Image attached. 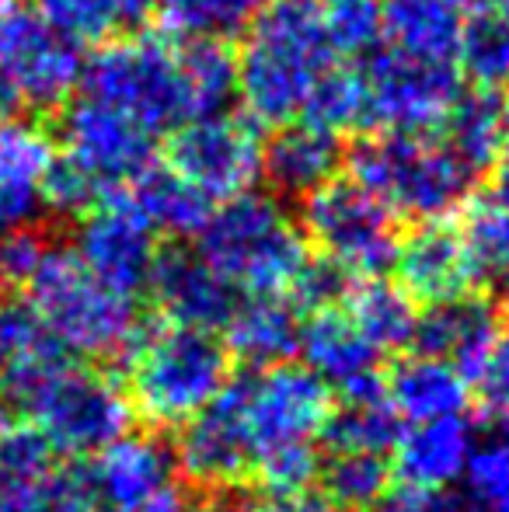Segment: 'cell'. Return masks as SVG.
<instances>
[{
	"mask_svg": "<svg viewBox=\"0 0 509 512\" xmlns=\"http://www.w3.org/2000/svg\"><path fill=\"white\" fill-rule=\"evenodd\" d=\"M63 154L60 164L91 192L95 203L129 189L154 161V136L116 108L77 95L63 112Z\"/></svg>",
	"mask_w": 509,
	"mask_h": 512,
	"instance_id": "obj_13",
	"label": "cell"
},
{
	"mask_svg": "<svg viewBox=\"0 0 509 512\" xmlns=\"http://www.w3.org/2000/svg\"><path fill=\"white\" fill-rule=\"evenodd\" d=\"M391 478V460L377 453H328L318 467L325 506L332 512H367L387 495Z\"/></svg>",
	"mask_w": 509,
	"mask_h": 512,
	"instance_id": "obj_36",
	"label": "cell"
},
{
	"mask_svg": "<svg viewBox=\"0 0 509 512\" xmlns=\"http://www.w3.org/2000/svg\"><path fill=\"white\" fill-rule=\"evenodd\" d=\"M360 81L363 126L381 133H433L464 95L454 60H429L394 46L367 53L360 63Z\"/></svg>",
	"mask_w": 509,
	"mask_h": 512,
	"instance_id": "obj_10",
	"label": "cell"
},
{
	"mask_svg": "<svg viewBox=\"0 0 509 512\" xmlns=\"http://www.w3.org/2000/svg\"><path fill=\"white\" fill-rule=\"evenodd\" d=\"M272 0H157L164 28L178 42H210L245 35Z\"/></svg>",
	"mask_w": 509,
	"mask_h": 512,
	"instance_id": "obj_33",
	"label": "cell"
},
{
	"mask_svg": "<svg viewBox=\"0 0 509 512\" xmlns=\"http://www.w3.org/2000/svg\"><path fill=\"white\" fill-rule=\"evenodd\" d=\"M0 512H95V509H91L88 495L81 492L77 478H60L56 474L39 492L7 502V506H0Z\"/></svg>",
	"mask_w": 509,
	"mask_h": 512,
	"instance_id": "obj_40",
	"label": "cell"
},
{
	"mask_svg": "<svg viewBox=\"0 0 509 512\" xmlns=\"http://www.w3.org/2000/svg\"><path fill=\"white\" fill-rule=\"evenodd\" d=\"M485 384V398L492 401V408L509 411V328L499 331L496 345H492L485 370L478 377Z\"/></svg>",
	"mask_w": 509,
	"mask_h": 512,
	"instance_id": "obj_42",
	"label": "cell"
},
{
	"mask_svg": "<svg viewBox=\"0 0 509 512\" xmlns=\"http://www.w3.org/2000/svg\"><path fill=\"white\" fill-rule=\"evenodd\" d=\"M234 384H238L245 429L252 439V467L276 450L321 443V432L335 408V391H328L307 366H262L245 377H234Z\"/></svg>",
	"mask_w": 509,
	"mask_h": 512,
	"instance_id": "obj_11",
	"label": "cell"
},
{
	"mask_svg": "<svg viewBox=\"0 0 509 512\" xmlns=\"http://www.w3.org/2000/svg\"><path fill=\"white\" fill-rule=\"evenodd\" d=\"M258 512H332V509L318 499L297 495V499H269L265 506H258Z\"/></svg>",
	"mask_w": 509,
	"mask_h": 512,
	"instance_id": "obj_43",
	"label": "cell"
},
{
	"mask_svg": "<svg viewBox=\"0 0 509 512\" xmlns=\"http://www.w3.org/2000/svg\"><path fill=\"white\" fill-rule=\"evenodd\" d=\"M126 199L140 209L157 234H199L210 216V203L199 192H192L175 171L154 168V164L129 185Z\"/></svg>",
	"mask_w": 509,
	"mask_h": 512,
	"instance_id": "obj_34",
	"label": "cell"
},
{
	"mask_svg": "<svg viewBox=\"0 0 509 512\" xmlns=\"http://www.w3.org/2000/svg\"><path fill=\"white\" fill-rule=\"evenodd\" d=\"M401 436V418L394 415L384 398L381 384L346 391L342 401H335L332 415L321 432V443L328 453H377L387 457Z\"/></svg>",
	"mask_w": 509,
	"mask_h": 512,
	"instance_id": "obj_26",
	"label": "cell"
},
{
	"mask_svg": "<svg viewBox=\"0 0 509 512\" xmlns=\"http://www.w3.org/2000/svg\"><path fill=\"white\" fill-rule=\"evenodd\" d=\"M300 359L328 391H360V387L381 384V352L370 345V338L356 328L342 304L314 307L300 321L297 338Z\"/></svg>",
	"mask_w": 509,
	"mask_h": 512,
	"instance_id": "obj_18",
	"label": "cell"
},
{
	"mask_svg": "<svg viewBox=\"0 0 509 512\" xmlns=\"http://www.w3.org/2000/svg\"><path fill=\"white\" fill-rule=\"evenodd\" d=\"M506 126H509V105H506Z\"/></svg>",
	"mask_w": 509,
	"mask_h": 512,
	"instance_id": "obj_49",
	"label": "cell"
},
{
	"mask_svg": "<svg viewBox=\"0 0 509 512\" xmlns=\"http://www.w3.org/2000/svg\"><path fill=\"white\" fill-rule=\"evenodd\" d=\"M304 237L346 279H374L394 262L398 216L353 178H332L304 196Z\"/></svg>",
	"mask_w": 509,
	"mask_h": 512,
	"instance_id": "obj_9",
	"label": "cell"
},
{
	"mask_svg": "<svg viewBox=\"0 0 509 512\" xmlns=\"http://www.w3.org/2000/svg\"><path fill=\"white\" fill-rule=\"evenodd\" d=\"M56 478V450L39 429L18 418L0 422V506L39 492Z\"/></svg>",
	"mask_w": 509,
	"mask_h": 512,
	"instance_id": "obj_35",
	"label": "cell"
},
{
	"mask_svg": "<svg viewBox=\"0 0 509 512\" xmlns=\"http://www.w3.org/2000/svg\"><path fill=\"white\" fill-rule=\"evenodd\" d=\"M342 164V143L332 129L311 122H290L265 143L262 175L272 178L286 196H311L325 182H332Z\"/></svg>",
	"mask_w": 509,
	"mask_h": 512,
	"instance_id": "obj_23",
	"label": "cell"
},
{
	"mask_svg": "<svg viewBox=\"0 0 509 512\" xmlns=\"http://www.w3.org/2000/svg\"><path fill=\"white\" fill-rule=\"evenodd\" d=\"M77 88L157 140L192 119L224 112L234 95V60L210 42L136 35L98 49Z\"/></svg>",
	"mask_w": 509,
	"mask_h": 512,
	"instance_id": "obj_2",
	"label": "cell"
},
{
	"mask_svg": "<svg viewBox=\"0 0 509 512\" xmlns=\"http://www.w3.org/2000/svg\"><path fill=\"white\" fill-rule=\"evenodd\" d=\"M464 25H468V11L457 0H391L381 7L384 46L429 56V60L457 63Z\"/></svg>",
	"mask_w": 509,
	"mask_h": 512,
	"instance_id": "obj_25",
	"label": "cell"
},
{
	"mask_svg": "<svg viewBox=\"0 0 509 512\" xmlns=\"http://www.w3.org/2000/svg\"><path fill=\"white\" fill-rule=\"evenodd\" d=\"M150 290L168 321L203 331H217V324H224L238 304V297L213 276L199 255H161Z\"/></svg>",
	"mask_w": 509,
	"mask_h": 512,
	"instance_id": "obj_22",
	"label": "cell"
},
{
	"mask_svg": "<svg viewBox=\"0 0 509 512\" xmlns=\"http://www.w3.org/2000/svg\"><path fill=\"white\" fill-rule=\"evenodd\" d=\"M457 4H461V7H464V11H471V7H475V11H478V7L492 4V0H457Z\"/></svg>",
	"mask_w": 509,
	"mask_h": 512,
	"instance_id": "obj_46",
	"label": "cell"
},
{
	"mask_svg": "<svg viewBox=\"0 0 509 512\" xmlns=\"http://www.w3.org/2000/svg\"><path fill=\"white\" fill-rule=\"evenodd\" d=\"M475 171L433 133H377L353 154V182L394 216L415 223L447 220L468 199Z\"/></svg>",
	"mask_w": 509,
	"mask_h": 512,
	"instance_id": "obj_7",
	"label": "cell"
},
{
	"mask_svg": "<svg viewBox=\"0 0 509 512\" xmlns=\"http://www.w3.org/2000/svg\"><path fill=\"white\" fill-rule=\"evenodd\" d=\"M461 481L464 512H509V443L478 446Z\"/></svg>",
	"mask_w": 509,
	"mask_h": 512,
	"instance_id": "obj_38",
	"label": "cell"
},
{
	"mask_svg": "<svg viewBox=\"0 0 509 512\" xmlns=\"http://www.w3.org/2000/svg\"><path fill=\"white\" fill-rule=\"evenodd\" d=\"M192 512H258V506H245L241 499H227V495H213Z\"/></svg>",
	"mask_w": 509,
	"mask_h": 512,
	"instance_id": "obj_44",
	"label": "cell"
},
{
	"mask_svg": "<svg viewBox=\"0 0 509 512\" xmlns=\"http://www.w3.org/2000/svg\"><path fill=\"white\" fill-rule=\"evenodd\" d=\"M196 255L234 297H297L311 272V248L300 223L269 196L220 203L199 227Z\"/></svg>",
	"mask_w": 509,
	"mask_h": 512,
	"instance_id": "obj_3",
	"label": "cell"
},
{
	"mask_svg": "<svg viewBox=\"0 0 509 512\" xmlns=\"http://www.w3.org/2000/svg\"><path fill=\"white\" fill-rule=\"evenodd\" d=\"M265 143L258 140L255 122L234 112H213L175 129L164 168L175 171L206 203H231L248 196L262 178Z\"/></svg>",
	"mask_w": 509,
	"mask_h": 512,
	"instance_id": "obj_12",
	"label": "cell"
},
{
	"mask_svg": "<svg viewBox=\"0 0 509 512\" xmlns=\"http://www.w3.org/2000/svg\"><path fill=\"white\" fill-rule=\"evenodd\" d=\"M81 46L25 0H0V112H46L81 84Z\"/></svg>",
	"mask_w": 509,
	"mask_h": 512,
	"instance_id": "obj_8",
	"label": "cell"
},
{
	"mask_svg": "<svg viewBox=\"0 0 509 512\" xmlns=\"http://www.w3.org/2000/svg\"><path fill=\"white\" fill-rule=\"evenodd\" d=\"M60 147L46 126L21 112H0V189L42 199Z\"/></svg>",
	"mask_w": 509,
	"mask_h": 512,
	"instance_id": "obj_29",
	"label": "cell"
},
{
	"mask_svg": "<svg viewBox=\"0 0 509 512\" xmlns=\"http://www.w3.org/2000/svg\"><path fill=\"white\" fill-rule=\"evenodd\" d=\"M25 290V300L42 317L49 335L60 342L63 352H74V356H119L140 331L136 300L109 290L67 248L46 244L32 276L25 279Z\"/></svg>",
	"mask_w": 509,
	"mask_h": 512,
	"instance_id": "obj_6",
	"label": "cell"
},
{
	"mask_svg": "<svg viewBox=\"0 0 509 512\" xmlns=\"http://www.w3.org/2000/svg\"><path fill=\"white\" fill-rule=\"evenodd\" d=\"M46 251L39 230H11V234L0 237V283L4 286H25V279L32 276L35 262Z\"/></svg>",
	"mask_w": 509,
	"mask_h": 512,
	"instance_id": "obj_39",
	"label": "cell"
},
{
	"mask_svg": "<svg viewBox=\"0 0 509 512\" xmlns=\"http://www.w3.org/2000/svg\"><path fill=\"white\" fill-rule=\"evenodd\" d=\"M32 7L77 46L116 39L157 14V0H32Z\"/></svg>",
	"mask_w": 509,
	"mask_h": 512,
	"instance_id": "obj_32",
	"label": "cell"
},
{
	"mask_svg": "<svg viewBox=\"0 0 509 512\" xmlns=\"http://www.w3.org/2000/svg\"><path fill=\"white\" fill-rule=\"evenodd\" d=\"M175 467L185 481L203 492H231L252 478V439L245 429V411L234 377L196 418L182 425L175 443Z\"/></svg>",
	"mask_w": 509,
	"mask_h": 512,
	"instance_id": "obj_15",
	"label": "cell"
},
{
	"mask_svg": "<svg viewBox=\"0 0 509 512\" xmlns=\"http://www.w3.org/2000/svg\"><path fill=\"white\" fill-rule=\"evenodd\" d=\"M74 255L81 258L91 276L129 300L147 290L157 262H161L157 230L129 203L126 192L105 196L102 203L88 209V216L77 227Z\"/></svg>",
	"mask_w": 509,
	"mask_h": 512,
	"instance_id": "obj_14",
	"label": "cell"
},
{
	"mask_svg": "<svg viewBox=\"0 0 509 512\" xmlns=\"http://www.w3.org/2000/svg\"><path fill=\"white\" fill-rule=\"evenodd\" d=\"M70 352L60 349L35 307L18 293H0V387L21 384Z\"/></svg>",
	"mask_w": 509,
	"mask_h": 512,
	"instance_id": "obj_28",
	"label": "cell"
},
{
	"mask_svg": "<svg viewBox=\"0 0 509 512\" xmlns=\"http://www.w3.org/2000/svg\"><path fill=\"white\" fill-rule=\"evenodd\" d=\"M443 143L468 164L471 171L492 168L509 140L506 105L492 91H464L443 122Z\"/></svg>",
	"mask_w": 509,
	"mask_h": 512,
	"instance_id": "obj_30",
	"label": "cell"
},
{
	"mask_svg": "<svg viewBox=\"0 0 509 512\" xmlns=\"http://www.w3.org/2000/svg\"><path fill=\"white\" fill-rule=\"evenodd\" d=\"M461 230L485 272L509 276V164H492L485 182L464 199Z\"/></svg>",
	"mask_w": 509,
	"mask_h": 512,
	"instance_id": "obj_31",
	"label": "cell"
},
{
	"mask_svg": "<svg viewBox=\"0 0 509 512\" xmlns=\"http://www.w3.org/2000/svg\"><path fill=\"white\" fill-rule=\"evenodd\" d=\"M231 380V352L213 331L164 321L126 349V398L143 422L182 429Z\"/></svg>",
	"mask_w": 509,
	"mask_h": 512,
	"instance_id": "obj_4",
	"label": "cell"
},
{
	"mask_svg": "<svg viewBox=\"0 0 509 512\" xmlns=\"http://www.w3.org/2000/svg\"><path fill=\"white\" fill-rule=\"evenodd\" d=\"M391 265L398 269L401 290L415 304L422 300L429 307L471 297L485 276L464 230L450 227L447 220L419 223L412 234L401 237Z\"/></svg>",
	"mask_w": 509,
	"mask_h": 512,
	"instance_id": "obj_17",
	"label": "cell"
},
{
	"mask_svg": "<svg viewBox=\"0 0 509 512\" xmlns=\"http://www.w3.org/2000/svg\"><path fill=\"white\" fill-rule=\"evenodd\" d=\"M140 512H182V502H178V495H171V499L157 502V506H147V509H140Z\"/></svg>",
	"mask_w": 509,
	"mask_h": 512,
	"instance_id": "obj_45",
	"label": "cell"
},
{
	"mask_svg": "<svg viewBox=\"0 0 509 512\" xmlns=\"http://www.w3.org/2000/svg\"><path fill=\"white\" fill-rule=\"evenodd\" d=\"M178 467L171 446L154 436H126L88 457L77 485L95 512H140L175 495Z\"/></svg>",
	"mask_w": 509,
	"mask_h": 512,
	"instance_id": "obj_16",
	"label": "cell"
},
{
	"mask_svg": "<svg viewBox=\"0 0 509 512\" xmlns=\"http://www.w3.org/2000/svg\"><path fill=\"white\" fill-rule=\"evenodd\" d=\"M0 408L7 418L28 422L46 436L56 457H95L129 432L126 391L88 363L63 356L21 384L0 387Z\"/></svg>",
	"mask_w": 509,
	"mask_h": 512,
	"instance_id": "obj_5",
	"label": "cell"
},
{
	"mask_svg": "<svg viewBox=\"0 0 509 512\" xmlns=\"http://www.w3.org/2000/svg\"><path fill=\"white\" fill-rule=\"evenodd\" d=\"M384 398L408 425L461 418L471 408V380L443 359L415 352L387 373Z\"/></svg>",
	"mask_w": 509,
	"mask_h": 512,
	"instance_id": "obj_21",
	"label": "cell"
},
{
	"mask_svg": "<svg viewBox=\"0 0 509 512\" xmlns=\"http://www.w3.org/2000/svg\"><path fill=\"white\" fill-rule=\"evenodd\" d=\"M499 331H503L499 310L471 293V297L429 307V314L419 317L415 345H419V352L443 359L468 380H475L482 377L485 359H489Z\"/></svg>",
	"mask_w": 509,
	"mask_h": 512,
	"instance_id": "obj_20",
	"label": "cell"
},
{
	"mask_svg": "<svg viewBox=\"0 0 509 512\" xmlns=\"http://www.w3.org/2000/svg\"><path fill=\"white\" fill-rule=\"evenodd\" d=\"M457 70L485 91L509 81V25L499 14L482 11L468 18L457 46Z\"/></svg>",
	"mask_w": 509,
	"mask_h": 512,
	"instance_id": "obj_37",
	"label": "cell"
},
{
	"mask_svg": "<svg viewBox=\"0 0 509 512\" xmlns=\"http://www.w3.org/2000/svg\"><path fill=\"white\" fill-rule=\"evenodd\" d=\"M346 307V314L356 321V328L370 338L377 352H391L401 345L415 342V328H419V310L415 300L401 290L398 283L387 279H356L353 286H346L339 300Z\"/></svg>",
	"mask_w": 509,
	"mask_h": 512,
	"instance_id": "obj_27",
	"label": "cell"
},
{
	"mask_svg": "<svg viewBox=\"0 0 509 512\" xmlns=\"http://www.w3.org/2000/svg\"><path fill=\"white\" fill-rule=\"evenodd\" d=\"M377 39V0H272L245 32L234 91L269 126H363L360 63Z\"/></svg>",
	"mask_w": 509,
	"mask_h": 512,
	"instance_id": "obj_1",
	"label": "cell"
},
{
	"mask_svg": "<svg viewBox=\"0 0 509 512\" xmlns=\"http://www.w3.org/2000/svg\"><path fill=\"white\" fill-rule=\"evenodd\" d=\"M367 512H464L461 502L447 492H422V488H398L374 502Z\"/></svg>",
	"mask_w": 509,
	"mask_h": 512,
	"instance_id": "obj_41",
	"label": "cell"
},
{
	"mask_svg": "<svg viewBox=\"0 0 509 512\" xmlns=\"http://www.w3.org/2000/svg\"><path fill=\"white\" fill-rule=\"evenodd\" d=\"M475 450L478 432L464 415L408 425L391 450V474H398L405 481V488L447 492L450 485H457L464 478Z\"/></svg>",
	"mask_w": 509,
	"mask_h": 512,
	"instance_id": "obj_19",
	"label": "cell"
},
{
	"mask_svg": "<svg viewBox=\"0 0 509 512\" xmlns=\"http://www.w3.org/2000/svg\"><path fill=\"white\" fill-rule=\"evenodd\" d=\"M227 352L252 370L290 363L300 338V314L283 297H245L224 321Z\"/></svg>",
	"mask_w": 509,
	"mask_h": 512,
	"instance_id": "obj_24",
	"label": "cell"
},
{
	"mask_svg": "<svg viewBox=\"0 0 509 512\" xmlns=\"http://www.w3.org/2000/svg\"><path fill=\"white\" fill-rule=\"evenodd\" d=\"M492 4H499V18L509 25V0H492Z\"/></svg>",
	"mask_w": 509,
	"mask_h": 512,
	"instance_id": "obj_47",
	"label": "cell"
},
{
	"mask_svg": "<svg viewBox=\"0 0 509 512\" xmlns=\"http://www.w3.org/2000/svg\"><path fill=\"white\" fill-rule=\"evenodd\" d=\"M503 422H506V436H509V411H503Z\"/></svg>",
	"mask_w": 509,
	"mask_h": 512,
	"instance_id": "obj_48",
	"label": "cell"
}]
</instances>
